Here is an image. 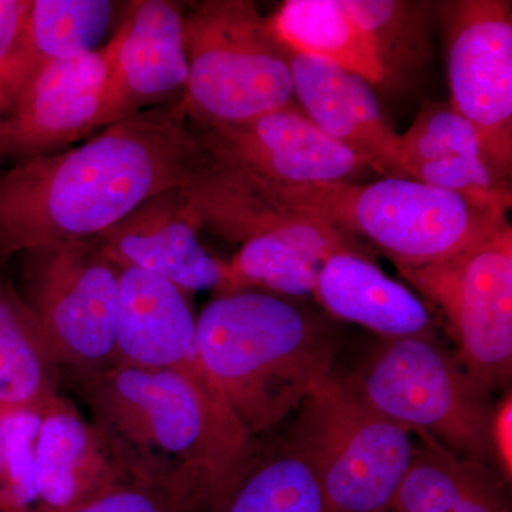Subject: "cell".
Segmentation results:
<instances>
[{"instance_id":"obj_1","label":"cell","mask_w":512,"mask_h":512,"mask_svg":"<svg viewBox=\"0 0 512 512\" xmlns=\"http://www.w3.org/2000/svg\"><path fill=\"white\" fill-rule=\"evenodd\" d=\"M184 101L140 111L82 146L0 171V261L94 239L144 201L178 188L207 151Z\"/></svg>"},{"instance_id":"obj_2","label":"cell","mask_w":512,"mask_h":512,"mask_svg":"<svg viewBox=\"0 0 512 512\" xmlns=\"http://www.w3.org/2000/svg\"><path fill=\"white\" fill-rule=\"evenodd\" d=\"M67 373L97 427L137 463L194 478L207 510L254 450L255 437L220 390L174 370L114 365Z\"/></svg>"},{"instance_id":"obj_3","label":"cell","mask_w":512,"mask_h":512,"mask_svg":"<svg viewBox=\"0 0 512 512\" xmlns=\"http://www.w3.org/2000/svg\"><path fill=\"white\" fill-rule=\"evenodd\" d=\"M295 299L227 293L195 320L202 363L252 437L281 423L332 376L335 329Z\"/></svg>"},{"instance_id":"obj_4","label":"cell","mask_w":512,"mask_h":512,"mask_svg":"<svg viewBox=\"0 0 512 512\" xmlns=\"http://www.w3.org/2000/svg\"><path fill=\"white\" fill-rule=\"evenodd\" d=\"M247 175L293 211L369 239L397 268L444 261L508 224L507 211L413 178L282 185Z\"/></svg>"},{"instance_id":"obj_5","label":"cell","mask_w":512,"mask_h":512,"mask_svg":"<svg viewBox=\"0 0 512 512\" xmlns=\"http://www.w3.org/2000/svg\"><path fill=\"white\" fill-rule=\"evenodd\" d=\"M184 106L202 124H234L295 104L288 50L245 0H212L184 18Z\"/></svg>"},{"instance_id":"obj_6","label":"cell","mask_w":512,"mask_h":512,"mask_svg":"<svg viewBox=\"0 0 512 512\" xmlns=\"http://www.w3.org/2000/svg\"><path fill=\"white\" fill-rule=\"evenodd\" d=\"M346 386L367 406L460 456L487 461L494 407L487 390L433 336L383 338Z\"/></svg>"},{"instance_id":"obj_7","label":"cell","mask_w":512,"mask_h":512,"mask_svg":"<svg viewBox=\"0 0 512 512\" xmlns=\"http://www.w3.org/2000/svg\"><path fill=\"white\" fill-rule=\"evenodd\" d=\"M292 443L330 512H389L412 460V431L330 376L299 407Z\"/></svg>"},{"instance_id":"obj_8","label":"cell","mask_w":512,"mask_h":512,"mask_svg":"<svg viewBox=\"0 0 512 512\" xmlns=\"http://www.w3.org/2000/svg\"><path fill=\"white\" fill-rule=\"evenodd\" d=\"M119 276L94 239L26 252L22 301L66 372L116 365Z\"/></svg>"},{"instance_id":"obj_9","label":"cell","mask_w":512,"mask_h":512,"mask_svg":"<svg viewBox=\"0 0 512 512\" xmlns=\"http://www.w3.org/2000/svg\"><path fill=\"white\" fill-rule=\"evenodd\" d=\"M399 271L446 316L457 359L468 375L488 393L507 387L512 373L511 225L444 261Z\"/></svg>"},{"instance_id":"obj_10","label":"cell","mask_w":512,"mask_h":512,"mask_svg":"<svg viewBox=\"0 0 512 512\" xmlns=\"http://www.w3.org/2000/svg\"><path fill=\"white\" fill-rule=\"evenodd\" d=\"M448 26L451 109L476 127L485 156L510 178L512 164V18L510 3L468 0Z\"/></svg>"},{"instance_id":"obj_11","label":"cell","mask_w":512,"mask_h":512,"mask_svg":"<svg viewBox=\"0 0 512 512\" xmlns=\"http://www.w3.org/2000/svg\"><path fill=\"white\" fill-rule=\"evenodd\" d=\"M208 154L266 183H359L373 165L328 136L296 104L254 120L204 124Z\"/></svg>"},{"instance_id":"obj_12","label":"cell","mask_w":512,"mask_h":512,"mask_svg":"<svg viewBox=\"0 0 512 512\" xmlns=\"http://www.w3.org/2000/svg\"><path fill=\"white\" fill-rule=\"evenodd\" d=\"M144 468L62 396L40 414L20 512H72Z\"/></svg>"},{"instance_id":"obj_13","label":"cell","mask_w":512,"mask_h":512,"mask_svg":"<svg viewBox=\"0 0 512 512\" xmlns=\"http://www.w3.org/2000/svg\"><path fill=\"white\" fill-rule=\"evenodd\" d=\"M119 37L86 55L43 67L0 113V158L45 156L97 130Z\"/></svg>"},{"instance_id":"obj_14","label":"cell","mask_w":512,"mask_h":512,"mask_svg":"<svg viewBox=\"0 0 512 512\" xmlns=\"http://www.w3.org/2000/svg\"><path fill=\"white\" fill-rule=\"evenodd\" d=\"M200 229L180 190L171 188L144 201L94 241L119 268L160 276L184 293L221 289L227 264L205 251Z\"/></svg>"},{"instance_id":"obj_15","label":"cell","mask_w":512,"mask_h":512,"mask_svg":"<svg viewBox=\"0 0 512 512\" xmlns=\"http://www.w3.org/2000/svg\"><path fill=\"white\" fill-rule=\"evenodd\" d=\"M117 37L96 128L126 120L187 84L184 18L174 3H134Z\"/></svg>"},{"instance_id":"obj_16","label":"cell","mask_w":512,"mask_h":512,"mask_svg":"<svg viewBox=\"0 0 512 512\" xmlns=\"http://www.w3.org/2000/svg\"><path fill=\"white\" fill-rule=\"evenodd\" d=\"M288 63L293 99L320 130L366 158L377 174L407 178L400 134L384 117L369 82L336 64L291 50Z\"/></svg>"},{"instance_id":"obj_17","label":"cell","mask_w":512,"mask_h":512,"mask_svg":"<svg viewBox=\"0 0 512 512\" xmlns=\"http://www.w3.org/2000/svg\"><path fill=\"white\" fill-rule=\"evenodd\" d=\"M119 282L116 365L174 370L218 389L202 363L185 293L137 268H120Z\"/></svg>"},{"instance_id":"obj_18","label":"cell","mask_w":512,"mask_h":512,"mask_svg":"<svg viewBox=\"0 0 512 512\" xmlns=\"http://www.w3.org/2000/svg\"><path fill=\"white\" fill-rule=\"evenodd\" d=\"M346 251L369 255L353 235L308 215L292 227L242 244L227 264L221 295L258 288L302 298L315 291L330 256Z\"/></svg>"},{"instance_id":"obj_19","label":"cell","mask_w":512,"mask_h":512,"mask_svg":"<svg viewBox=\"0 0 512 512\" xmlns=\"http://www.w3.org/2000/svg\"><path fill=\"white\" fill-rule=\"evenodd\" d=\"M313 295L333 318L365 326L382 338L433 336V319L423 301L384 274L369 255L330 256Z\"/></svg>"},{"instance_id":"obj_20","label":"cell","mask_w":512,"mask_h":512,"mask_svg":"<svg viewBox=\"0 0 512 512\" xmlns=\"http://www.w3.org/2000/svg\"><path fill=\"white\" fill-rule=\"evenodd\" d=\"M412 460L389 512H510L504 478L487 461L454 453L416 433Z\"/></svg>"},{"instance_id":"obj_21","label":"cell","mask_w":512,"mask_h":512,"mask_svg":"<svg viewBox=\"0 0 512 512\" xmlns=\"http://www.w3.org/2000/svg\"><path fill=\"white\" fill-rule=\"evenodd\" d=\"M106 0H30L18 43L0 82V113L43 67L93 52L109 29Z\"/></svg>"},{"instance_id":"obj_22","label":"cell","mask_w":512,"mask_h":512,"mask_svg":"<svg viewBox=\"0 0 512 512\" xmlns=\"http://www.w3.org/2000/svg\"><path fill=\"white\" fill-rule=\"evenodd\" d=\"M268 25L291 52L336 64L370 84L386 82L372 39L343 0H288L268 18Z\"/></svg>"},{"instance_id":"obj_23","label":"cell","mask_w":512,"mask_h":512,"mask_svg":"<svg viewBox=\"0 0 512 512\" xmlns=\"http://www.w3.org/2000/svg\"><path fill=\"white\" fill-rule=\"evenodd\" d=\"M60 370L22 299L0 291V416L52 406L60 397Z\"/></svg>"},{"instance_id":"obj_24","label":"cell","mask_w":512,"mask_h":512,"mask_svg":"<svg viewBox=\"0 0 512 512\" xmlns=\"http://www.w3.org/2000/svg\"><path fill=\"white\" fill-rule=\"evenodd\" d=\"M207 512H330L312 467L291 441L259 446Z\"/></svg>"},{"instance_id":"obj_25","label":"cell","mask_w":512,"mask_h":512,"mask_svg":"<svg viewBox=\"0 0 512 512\" xmlns=\"http://www.w3.org/2000/svg\"><path fill=\"white\" fill-rule=\"evenodd\" d=\"M350 16L372 39L384 80L420 59L426 46V16L416 3L343 0Z\"/></svg>"},{"instance_id":"obj_26","label":"cell","mask_w":512,"mask_h":512,"mask_svg":"<svg viewBox=\"0 0 512 512\" xmlns=\"http://www.w3.org/2000/svg\"><path fill=\"white\" fill-rule=\"evenodd\" d=\"M200 484L181 471L140 468L128 480L72 512H205Z\"/></svg>"},{"instance_id":"obj_27","label":"cell","mask_w":512,"mask_h":512,"mask_svg":"<svg viewBox=\"0 0 512 512\" xmlns=\"http://www.w3.org/2000/svg\"><path fill=\"white\" fill-rule=\"evenodd\" d=\"M400 143L407 178L413 165L440 158L476 157L490 164L476 127L443 103L426 104Z\"/></svg>"},{"instance_id":"obj_28","label":"cell","mask_w":512,"mask_h":512,"mask_svg":"<svg viewBox=\"0 0 512 512\" xmlns=\"http://www.w3.org/2000/svg\"><path fill=\"white\" fill-rule=\"evenodd\" d=\"M409 178L441 190L466 195L498 210L511 207L507 178L497 173L487 161L476 157H448L413 165Z\"/></svg>"},{"instance_id":"obj_29","label":"cell","mask_w":512,"mask_h":512,"mask_svg":"<svg viewBox=\"0 0 512 512\" xmlns=\"http://www.w3.org/2000/svg\"><path fill=\"white\" fill-rule=\"evenodd\" d=\"M491 454L501 471L505 483L512 477V396L508 393L494 407L490 423Z\"/></svg>"},{"instance_id":"obj_30","label":"cell","mask_w":512,"mask_h":512,"mask_svg":"<svg viewBox=\"0 0 512 512\" xmlns=\"http://www.w3.org/2000/svg\"><path fill=\"white\" fill-rule=\"evenodd\" d=\"M29 6L30 0H0V82L12 59Z\"/></svg>"},{"instance_id":"obj_31","label":"cell","mask_w":512,"mask_h":512,"mask_svg":"<svg viewBox=\"0 0 512 512\" xmlns=\"http://www.w3.org/2000/svg\"><path fill=\"white\" fill-rule=\"evenodd\" d=\"M3 488V460H2V451H0V493H2Z\"/></svg>"},{"instance_id":"obj_32","label":"cell","mask_w":512,"mask_h":512,"mask_svg":"<svg viewBox=\"0 0 512 512\" xmlns=\"http://www.w3.org/2000/svg\"><path fill=\"white\" fill-rule=\"evenodd\" d=\"M0 512H12V511L8 510V508H6L5 505L0 504Z\"/></svg>"}]
</instances>
